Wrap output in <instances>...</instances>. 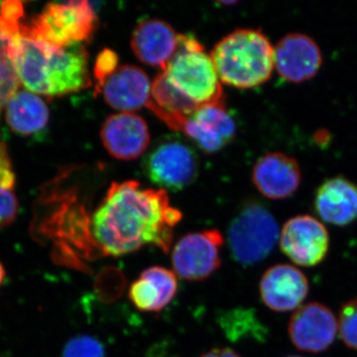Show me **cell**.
<instances>
[{"label":"cell","instance_id":"6da1fadb","mask_svg":"<svg viewBox=\"0 0 357 357\" xmlns=\"http://www.w3.org/2000/svg\"><path fill=\"white\" fill-rule=\"evenodd\" d=\"M182 213L164 190L145 189L137 181L112 183L91 218V232L105 255H130L144 246L169 252Z\"/></svg>","mask_w":357,"mask_h":357},{"label":"cell","instance_id":"7a4b0ae2","mask_svg":"<svg viewBox=\"0 0 357 357\" xmlns=\"http://www.w3.org/2000/svg\"><path fill=\"white\" fill-rule=\"evenodd\" d=\"M223 102L220 77L211 55L191 35H180L175 55L152 82L147 107L169 128L199 107Z\"/></svg>","mask_w":357,"mask_h":357},{"label":"cell","instance_id":"3957f363","mask_svg":"<svg viewBox=\"0 0 357 357\" xmlns=\"http://www.w3.org/2000/svg\"><path fill=\"white\" fill-rule=\"evenodd\" d=\"M9 54L20 83L36 95L66 96L91 84L83 45L59 48L33 36L21 24L11 37Z\"/></svg>","mask_w":357,"mask_h":357},{"label":"cell","instance_id":"277c9868","mask_svg":"<svg viewBox=\"0 0 357 357\" xmlns=\"http://www.w3.org/2000/svg\"><path fill=\"white\" fill-rule=\"evenodd\" d=\"M222 83L236 89L257 88L275 69L274 47L260 30H236L220 40L211 54Z\"/></svg>","mask_w":357,"mask_h":357},{"label":"cell","instance_id":"5b68a950","mask_svg":"<svg viewBox=\"0 0 357 357\" xmlns=\"http://www.w3.org/2000/svg\"><path fill=\"white\" fill-rule=\"evenodd\" d=\"M98 17L93 7L86 0L52 2L44 7L26 30L37 38L59 47L83 45L93 37Z\"/></svg>","mask_w":357,"mask_h":357},{"label":"cell","instance_id":"8992f818","mask_svg":"<svg viewBox=\"0 0 357 357\" xmlns=\"http://www.w3.org/2000/svg\"><path fill=\"white\" fill-rule=\"evenodd\" d=\"M280 236L276 218L258 203L243 206L230 222L227 241L232 257L244 266H253L273 252Z\"/></svg>","mask_w":357,"mask_h":357},{"label":"cell","instance_id":"52a82bcc","mask_svg":"<svg viewBox=\"0 0 357 357\" xmlns=\"http://www.w3.org/2000/svg\"><path fill=\"white\" fill-rule=\"evenodd\" d=\"M143 169L149 180L164 191H181L196 180L198 158L185 143L166 140L147 155Z\"/></svg>","mask_w":357,"mask_h":357},{"label":"cell","instance_id":"ba28073f","mask_svg":"<svg viewBox=\"0 0 357 357\" xmlns=\"http://www.w3.org/2000/svg\"><path fill=\"white\" fill-rule=\"evenodd\" d=\"M223 236L218 229L190 232L174 246L171 261L175 274L188 281H203L222 264Z\"/></svg>","mask_w":357,"mask_h":357},{"label":"cell","instance_id":"9c48e42d","mask_svg":"<svg viewBox=\"0 0 357 357\" xmlns=\"http://www.w3.org/2000/svg\"><path fill=\"white\" fill-rule=\"evenodd\" d=\"M281 250L291 261L314 267L325 260L330 249V234L324 223L309 215L289 218L280 229Z\"/></svg>","mask_w":357,"mask_h":357},{"label":"cell","instance_id":"30bf717a","mask_svg":"<svg viewBox=\"0 0 357 357\" xmlns=\"http://www.w3.org/2000/svg\"><path fill=\"white\" fill-rule=\"evenodd\" d=\"M289 337L299 351L319 354L332 347L337 338V317L319 302L307 303L296 310L289 321Z\"/></svg>","mask_w":357,"mask_h":357},{"label":"cell","instance_id":"8fae6325","mask_svg":"<svg viewBox=\"0 0 357 357\" xmlns=\"http://www.w3.org/2000/svg\"><path fill=\"white\" fill-rule=\"evenodd\" d=\"M274 64L285 81L305 83L318 74L323 65V53L309 35L291 32L282 37L274 47Z\"/></svg>","mask_w":357,"mask_h":357},{"label":"cell","instance_id":"7c38bea8","mask_svg":"<svg viewBox=\"0 0 357 357\" xmlns=\"http://www.w3.org/2000/svg\"><path fill=\"white\" fill-rule=\"evenodd\" d=\"M176 131L191 138L204 152L215 153L234 139L236 126L225 102L199 107L180 121Z\"/></svg>","mask_w":357,"mask_h":357},{"label":"cell","instance_id":"4fadbf2b","mask_svg":"<svg viewBox=\"0 0 357 357\" xmlns=\"http://www.w3.org/2000/svg\"><path fill=\"white\" fill-rule=\"evenodd\" d=\"M100 138L110 156L122 161L139 158L150 145L147 123L135 112L109 115L103 122Z\"/></svg>","mask_w":357,"mask_h":357},{"label":"cell","instance_id":"5bb4252c","mask_svg":"<svg viewBox=\"0 0 357 357\" xmlns=\"http://www.w3.org/2000/svg\"><path fill=\"white\" fill-rule=\"evenodd\" d=\"M309 281L304 272L290 264L268 268L259 283L260 297L274 312L298 310L309 294Z\"/></svg>","mask_w":357,"mask_h":357},{"label":"cell","instance_id":"9a60e30c","mask_svg":"<svg viewBox=\"0 0 357 357\" xmlns=\"http://www.w3.org/2000/svg\"><path fill=\"white\" fill-rule=\"evenodd\" d=\"M252 182L265 198H290L298 191L302 182L300 164L294 157L283 152H269L256 161Z\"/></svg>","mask_w":357,"mask_h":357},{"label":"cell","instance_id":"2e32d148","mask_svg":"<svg viewBox=\"0 0 357 357\" xmlns=\"http://www.w3.org/2000/svg\"><path fill=\"white\" fill-rule=\"evenodd\" d=\"M152 82L144 70L134 65H121L96 89L105 102L119 112H134L151 100Z\"/></svg>","mask_w":357,"mask_h":357},{"label":"cell","instance_id":"e0dca14e","mask_svg":"<svg viewBox=\"0 0 357 357\" xmlns=\"http://www.w3.org/2000/svg\"><path fill=\"white\" fill-rule=\"evenodd\" d=\"M178 39L180 34L165 21L149 18L136 25L131 49L140 62L164 70L177 51Z\"/></svg>","mask_w":357,"mask_h":357},{"label":"cell","instance_id":"ac0fdd59","mask_svg":"<svg viewBox=\"0 0 357 357\" xmlns=\"http://www.w3.org/2000/svg\"><path fill=\"white\" fill-rule=\"evenodd\" d=\"M314 206L324 222L351 225L357 220V185L342 176L326 178L317 189Z\"/></svg>","mask_w":357,"mask_h":357},{"label":"cell","instance_id":"d6986e66","mask_svg":"<svg viewBox=\"0 0 357 357\" xmlns=\"http://www.w3.org/2000/svg\"><path fill=\"white\" fill-rule=\"evenodd\" d=\"M178 291L175 272L165 267L152 266L141 272L129 288V299L136 309L144 312H158L165 309Z\"/></svg>","mask_w":357,"mask_h":357},{"label":"cell","instance_id":"ffe728a7","mask_svg":"<svg viewBox=\"0 0 357 357\" xmlns=\"http://www.w3.org/2000/svg\"><path fill=\"white\" fill-rule=\"evenodd\" d=\"M20 28H11L0 24V114L6 109L7 103L18 91L20 81L9 54V44L14 33ZM0 185L14 190L15 173L9 158L8 151L0 135Z\"/></svg>","mask_w":357,"mask_h":357},{"label":"cell","instance_id":"44dd1931","mask_svg":"<svg viewBox=\"0 0 357 357\" xmlns=\"http://www.w3.org/2000/svg\"><path fill=\"white\" fill-rule=\"evenodd\" d=\"M4 110L9 128L20 135H32L43 130L50 116L46 102L28 89H20Z\"/></svg>","mask_w":357,"mask_h":357},{"label":"cell","instance_id":"7402d4cb","mask_svg":"<svg viewBox=\"0 0 357 357\" xmlns=\"http://www.w3.org/2000/svg\"><path fill=\"white\" fill-rule=\"evenodd\" d=\"M337 324L338 333L344 344L349 349L357 351V298L342 305Z\"/></svg>","mask_w":357,"mask_h":357},{"label":"cell","instance_id":"603a6c76","mask_svg":"<svg viewBox=\"0 0 357 357\" xmlns=\"http://www.w3.org/2000/svg\"><path fill=\"white\" fill-rule=\"evenodd\" d=\"M63 357H105V349L98 338L79 335L65 344Z\"/></svg>","mask_w":357,"mask_h":357},{"label":"cell","instance_id":"cb8c5ba5","mask_svg":"<svg viewBox=\"0 0 357 357\" xmlns=\"http://www.w3.org/2000/svg\"><path fill=\"white\" fill-rule=\"evenodd\" d=\"M20 203L14 190L0 185V229L9 227L17 218Z\"/></svg>","mask_w":357,"mask_h":357},{"label":"cell","instance_id":"d4e9b609","mask_svg":"<svg viewBox=\"0 0 357 357\" xmlns=\"http://www.w3.org/2000/svg\"><path fill=\"white\" fill-rule=\"evenodd\" d=\"M119 56L110 49H103L98 54L93 68V76L96 82V89L100 88L103 82L119 68Z\"/></svg>","mask_w":357,"mask_h":357},{"label":"cell","instance_id":"484cf974","mask_svg":"<svg viewBox=\"0 0 357 357\" xmlns=\"http://www.w3.org/2000/svg\"><path fill=\"white\" fill-rule=\"evenodd\" d=\"M24 16V6L15 0L0 1V24L11 28H20Z\"/></svg>","mask_w":357,"mask_h":357},{"label":"cell","instance_id":"4316f807","mask_svg":"<svg viewBox=\"0 0 357 357\" xmlns=\"http://www.w3.org/2000/svg\"><path fill=\"white\" fill-rule=\"evenodd\" d=\"M199 357H241L234 351V349L229 347H218V349H211V351H206Z\"/></svg>","mask_w":357,"mask_h":357},{"label":"cell","instance_id":"83f0119b","mask_svg":"<svg viewBox=\"0 0 357 357\" xmlns=\"http://www.w3.org/2000/svg\"><path fill=\"white\" fill-rule=\"evenodd\" d=\"M6 278V267L3 266L2 262L0 261V287H1L2 284H3L4 280Z\"/></svg>","mask_w":357,"mask_h":357},{"label":"cell","instance_id":"f1b7e54d","mask_svg":"<svg viewBox=\"0 0 357 357\" xmlns=\"http://www.w3.org/2000/svg\"><path fill=\"white\" fill-rule=\"evenodd\" d=\"M286 357H302V356H286Z\"/></svg>","mask_w":357,"mask_h":357}]
</instances>
